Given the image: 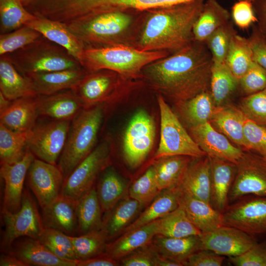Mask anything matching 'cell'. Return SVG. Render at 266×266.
<instances>
[{
    "mask_svg": "<svg viewBox=\"0 0 266 266\" xmlns=\"http://www.w3.org/2000/svg\"><path fill=\"white\" fill-rule=\"evenodd\" d=\"M28 132L13 131L0 124V165L13 164L22 159L28 150Z\"/></svg>",
    "mask_w": 266,
    "mask_h": 266,
    "instance_id": "ab89813d",
    "label": "cell"
},
{
    "mask_svg": "<svg viewBox=\"0 0 266 266\" xmlns=\"http://www.w3.org/2000/svg\"><path fill=\"white\" fill-rule=\"evenodd\" d=\"M244 134V148L266 158V128L246 118Z\"/></svg>",
    "mask_w": 266,
    "mask_h": 266,
    "instance_id": "f907efd6",
    "label": "cell"
},
{
    "mask_svg": "<svg viewBox=\"0 0 266 266\" xmlns=\"http://www.w3.org/2000/svg\"><path fill=\"white\" fill-rule=\"evenodd\" d=\"M175 104L178 115L189 128L208 122L215 107L210 91Z\"/></svg>",
    "mask_w": 266,
    "mask_h": 266,
    "instance_id": "d590c367",
    "label": "cell"
},
{
    "mask_svg": "<svg viewBox=\"0 0 266 266\" xmlns=\"http://www.w3.org/2000/svg\"><path fill=\"white\" fill-rule=\"evenodd\" d=\"M78 260H85L105 252L108 240L102 229L79 236H70Z\"/></svg>",
    "mask_w": 266,
    "mask_h": 266,
    "instance_id": "ee69618b",
    "label": "cell"
},
{
    "mask_svg": "<svg viewBox=\"0 0 266 266\" xmlns=\"http://www.w3.org/2000/svg\"><path fill=\"white\" fill-rule=\"evenodd\" d=\"M239 87V80L225 63L214 62L211 71L210 92L215 106L224 102Z\"/></svg>",
    "mask_w": 266,
    "mask_h": 266,
    "instance_id": "f35d334b",
    "label": "cell"
},
{
    "mask_svg": "<svg viewBox=\"0 0 266 266\" xmlns=\"http://www.w3.org/2000/svg\"><path fill=\"white\" fill-rule=\"evenodd\" d=\"M225 256L207 249H200L192 254L184 264L186 266H221Z\"/></svg>",
    "mask_w": 266,
    "mask_h": 266,
    "instance_id": "6f0895ef",
    "label": "cell"
},
{
    "mask_svg": "<svg viewBox=\"0 0 266 266\" xmlns=\"http://www.w3.org/2000/svg\"><path fill=\"white\" fill-rule=\"evenodd\" d=\"M246 118L239 108L222 104L214 107L209 122L228 139L244 148V125Z\"/></svg>",
    "mask_w": 266,
    "mask_h": 266,
    "instance_id": "83f0119b",
    "label": "cell"
},
{
    "mask_svg": "<svg viewBox=\"0 0 266 266\" xmlns=\"http://www.w3.org/2000/svg\"><path fill=\"white\" fill-rule=\"evenodd\" d=\"M228 258L235 266H266V242H257L243 254Z\"/></svg>",
    "mask_w": 266,
    "mask_h": 266,
    "instance_id": "db71d44e",
    "label": "cell"
},
{
    "mask_svg": "<svg viewBox=\"0 0 266 266\" xmlns=\"http://www.w3.org/2000/svg\"><path fill=\"white\" fill-rule=\"evenodd\" d=\"M72 121L50 120L36 123L28 132L27 148L41 160L54 165L65 146Z\"/></svg>",
    "mask_w": 266,
    "mask_h": 266,
    "instance_id": "30bf717a",
    "label": "cell"
},
{
    "mask_svg": "<svg viewBox=\"0 0 266 266\" xmlns=\"http://www.w3.org/2000/svg\"><path fill=\"white\" fill-rule=\"evenodd\" d=\"M155 137L152 117L139 110L131 119L123 139V154L128 165L135 168L141 165L151 150Z\"/></svg>",
    "mask_w": 266,
    "mask_h": 266,
    "instance_id": "5bb4252c",
    "label": "cell"
},
{
    "mask_svg": "<svg viewBox=\"0 0 266 266\" xmlns=\"http://www.w3.org/2000/svg\"><path fill=\"white\" fill-rule=\"evenodd\" d=\"M133 81L113 71L101 69L86 72L70 90L86 108L112 102L136 85Z\"/></svg>",
    "mask_w": 266,
    "mask_h": 266,
    "instance_id": "52a82bcc",
    "label": "cell"
},
{
    "mask_svg": "<svg viewBox=\"0 0 266 266\" xmlns=\"http://www.w3.org/2000/svg\"><path fill=\"white\" fill-rule=\"evenodd\" d=\"M236 166L229 202L248 195L266 197V158L247 151L243 152Z\"/></svg>",
    "mask_w": 266,
    "mask_h": 266,
    "instance_id": "7c38bea8",
    "label": "cell"
},
{
    "mask_svg": "<svg viewBox=\"0 0 266 266\" xmlns=\"http://www.w3.org/2000/svg\"><path fill=\"white\" fill-rule=\"evenodd\" d=\"M253 4L257 18L256 25L266 38V0H255Z\"/></svg>",
    "mask_w": 266,
    "mask_h": 266,
    "instance_id": "91938a15",
    "label": "cell"
},
{
    "mask_svg": "<svg viewBox=\"0 0 266 266\" xmlns=\"http://www.w3.org/2000/svg\"><path fill=\"white\" fill-rule=\"evenodd\" d=\"M0 92L11 101L37 96L29 80L15 68L8 54L0 56Z\"/></svg>",
    "mask_w": 266,
    "mask_h": 266,
    "instance_id": "f546056e",
    "label": "cell"
},
{
    "mask_svg": "<svg viewBox=\"0 0 266 266\" xmlns=\"http://www.w3.org/2000/svg\"><path fill=\"white\" fill-rule=\"evenodd\" d=\"M180 194V190L177 187L162 191L124 233L161 218L175 210L179 206Z\"/></svg>",
    "mask_w": 266,
    "mask_h": 266,
    "instance_id": "836d02e7",
    "label": "cell"
},
{
    "mask_svg": "<svg viewBox=\"0 0 266 266\" xmlns=\"http://www.w3.org/2000/svg\"><path fill=\"white\" fill-rule=\"evenodd\" d=\"M201 234V232L192 223L179 206L158 219L157 234L166 237H182Z\"/></svg>",
    "mask_w": 266,
    "mask_h": 266,
    "instance_id": "60d3db41",
    "label": "cell"
},
{
    "mask_svg": "<svg viewBox=\"0 0 266 266\" xmlns=\"http://www.w3.org/2000/svg\"><path fill=\"white\" fill-rule=\"evenodd\" d=\"M104 113V104L98 105L83 108L72 120L57 164L65 180L95 148Z\"/></svg>",
    "mask_w": 266,
    "mask_h": 266,
    "instance_id": "5b68a950",
    "label": "cell"
},
{
    "mask_svg": "<svg viewBox=\"0 0 266 266\" xmlns=\"http://www.w3.org/2000/svg\"><path fill=\"white\" fill-rule=\"evenodd\" d=\"M22 4L25 6L27 7L33 0H19Z\"/></svg>",
    "mask_w": 266,
    "mask_h": 266,
    "instance_id": "be15d7a7",
    "label": "cell"
},
{
    "mask_svg": "<svg viewBox=\"0 0 266 266\" xmlns=\"http://www.w3.org/2000/svg\"><path fill=\"white\" fill-rule=\"evenodd\" d=\"M193 158L178 155L156 160L152 166L160 191L176 187Z\"/></svg>",
    "mask_w": 266,
    "mask_h": 266,
    "instance_id": "e575fe53",
    "label": "cell"
},
{
    "mask_svg": "<svg viewBox=\"0 0 266 266\" xmlns=\"http://www.w3.org/2000/svg\"><path fill=\"white\" fill-rule=\"evenodd\" d=\"M239 87L246 96L264 91L266 88V70L254 62L239 79Z\"/></svg>",
    "mask_w": 266,
    "mask_h": 266,
    "instance_id": "816d5d0a",
    "label": "cell"
},
{
    "mask_svg": "<svg viewBox=\"0 0 266 266\" xmlns=\"http://www.w3.org/2000/svg\"><path fill=\"white\" fill-rule=\"evenodd\" d=\"M254 62L247 38L235 34L231 40L225 61L227 66L239 80L250 69Z\"/></svg>",
    "mask_w": 266,
    "mask_h": 266,
    "instance_id": "b9f144b4",
    "label": "cell"
},
{
    "mask_svg": "<svg viewBox=\"0 0 266 266\" xmlns=\"http://www.w3.org/2000/svg\"><path fill=\"white\" fill-rule=\"evenodd\" d=\"M0 266H27L23 261L15 256L7 253L0 257Z\"/></svg>",
    "mask_w": 266,
    "mask_h": 266,
    "instance_id": "94428289",
    "label": "cell"
},
{
    "mask_svg": "<svg viewBox=\"0 0 266 266\" xmlns=\"http://www.w3.org/2000/svg\"><path fill=\"white\" fill-rule=\"evenodd\" d=\"M76 211L80 234L102 228V211L95 186L77 200Z\"/></svg>",
    "mask_w": 266,
    "mask_h": 266,
    "instance_id": "8d00e7d4",
    "label": "cell"
},
{
    "mask_svg": "<svg viewBox=\"0 0 266 266\" xmlns=\"http://www.w3.org/2000/svg\"><path fill=\"white\" fill-rule=\"evenodd\" d=\"M151 243L161 256L182 266L192 254L200 250V235L172 237L156 234Z\"/></svg>",
    "mask_w": 266,
    "mask_h": 266,
    "instance_id": "4dcf8cb0",
    "label": "cell"
},
{
    "mask_svg": "<svg viewBox=\"0 0 266 266\" xmlns=\"http://www.w3.org/2000/svg\"><path fill=\"white\" fill-rule=\"evenodd\" d=\"M239 109L247 119L258 125H266V94L263 91L243 98Z\"/></svg>",
    "mask_w": 266,
    "mask_h": 266,
    "instance_id": "681fc988",
    "label": "cell"
},
{
    "mask_svg": "<svg viewBox=\"0 0 266 266\" xmlns=\"http://www.w3.org/2000/svg\"><path fill=\"white\" fill-rule=\"evenodd\" d=\"M161 255L151 242L121 259L119 262L124 266H158Z\"/></svg>",
    "mask_w": 266,
    "mask_h": 266,
    "instance_id": "f5cc1de1",
    "label": "cell"
},
{
    "mask_svg": "<svg viewBox=\"0 0 266 266\" xmlns=\"http://www.w3.org/2000/svg\"><path fill=\"white\" fill-rule=\"evenodd\" d=\"M25 25L34 29L48 40L66 49L79 61L85 48L84 45L65 23L36 17Z\"/></svg>",
    "mask_w": 266,
    "mask_h": 266,
    "instance_id": "484cf974",
    "label": "cell"
},
{
    "mask_svg": "<svg viewBox=\"0 0 266 266\" xmlns=\"http://www.w3.org/2000/svg\"><path fill=\"white\" fill-rule=\"evenodd\" d=\"M189 129L192 138L210 158L220 159L236 164L243 153L244 151L233 145L209 121Z\"/></svg>",
    "mask_w": 266,
    "mask_h": 266,
    "instance_id": "e0dca14e",
    "label": "cell"
},
{
    "mask_svg": "<svg viewBox=\"0 0 266 266\" xmlns=\"http://www.w3.org/2000/svg\"><path fill=\"white\" fill-rule=\"evenodd\" d=\"M101 173L96 190L102 213H106L122 200L128 188L120 176L108 166Z\"/></svg>",
    "mask_w": 266,
    "mask_h": 266,
    "instance_id": "74e56055",
    "label": "cell"
},
{
    "mask_svg": "<svg viewBox=\"0 0 266 266\" xmlns=\"http://www.w3.org/2000/svg\"><path fill=\"white\" fill-rule=\"evenodd\" d=\"M161 119L160 143L154 159L171 156L200 158L206 154L200 148L165 101L164 96L157 97Z\"/></svg>",
    "mask_w": 266,
    "mask_h": 266,
    "instance_id": "ba28073f",
    "label": "cell"
},
{
    "mask_svg": "<svg viewBox=\"0 0 266 266\" xmlns=\"http://www.w3.org/2000/svg\"><path fill=\"white\" fill-rule=\"evenodd\" d=\"M34 97H26L12 101L9 107L0 114V124L18 132H28L39 117Z\"/></svg>",
    "mask_w": 266,
    "mask_h": 266,
    "instance_id": "f1b7e54d",
    "label": "cell"
},
{
    "mask_svg": "<svg viewBox=\"0 0 266 266\" xmlns=\"http://www.w3.org/2000/svg\"><path fill=\"white\" fill-rule=\"evenodd\" d=\"M231 16L233 23L242 30L247 29L257 22L253 2L248 0H237L234 3L232 7Z\"/></svg>",
    "mask_w": 266,
    "mask_h": 266,
    "instance_id": "11a10c76",
    "label": "cell"
},
{
    "mask_svg": "<svg viewBox=\"0 0 266 266\" xmlns=\"http://www.w3.org/2000/svg\"><path fill=\"white\" fill-rule=\"evenodd\" d=\"M38 240L59 257L69 260H78L70 235L54 229L45 228Z\"/></svg>",
    "mask_w": 266,
    "mask_h": 266,
    "instance_id": "f6af8a7d",
    "label": "cell"
},
{
    "mask_svg": "<svg viewBox=\"0 0 266 266\" xmlns=\"http://www.w3.org/2000/svg\"><path fill=\"white\" fill-rule=\"evenodd\" d=\"M86 71L83 68L33 73L26 76L37 96L54 94L72 88Z\"/></svg>",
    "mask_w": 266,
    "mask_h": 266,
    "instance_id": "603a6c76",
    "label": "cell"
},
{
    "mask_svg": "<svg viewBox=\"0 0 266 266\" xmlns=\"http://www.w3.org/2000/svg\"><path fill=\"white\" fill-rule=\"evenodd\" d=\"M129 197L140 203L142 206L151 203L161 192L155 178L152 166L138 178L128 190Z\"/></svg>",
    "mask_w": 266,
    "mask_h": 266,
    "instance_id": "c3c4849f",
    "label": "cell"
},
{
    "mask_svg": "<svg viewBox=\"0 0 266 266\" xmlns=\"http://www.w3.org/2000/svg\"><path fill=\"white\" fill-rule=\"evenodd\" d=\"M142 205L130 198L121 200L103 218L102 228L108 239H112L123 233L125 230L136 219Z\"/></svg>",
    "mask_w": 266,
    "mask_h": 266,
    "instance_id": "d6a6232c",
    "label": "cell"
},
{
    "mask_svg": "<svg viewBox=\"0 0 266 266\" xmlns=\"http://www.w3.org/2000/svg\"><path fill=\"white\" fill-rule=\"evenodd\" d=\"M35 158L28 149L19 162L0 165V177L4 183L2 211L16 212L20 208L26 176Z\"/></svg>",
    "mask_w": 266,
    "mask_h": 266,
    "instance_id": "ac0fdd59",
    "label": "cell"
},
{
    "mask_svg": "<svg viewBox=\"0 0 266 266\" xmlns=\"http://www.w3.org/2000/svg\"><path fill=\"white\" fill-rule=\"evenodd\" d=\"M213 63L205 42L194 40L180 51L146 66L142 77L152 89L176 103L210 91Z\"/></svg>",
    "mask_w": 266,
    "mask_h": 266,
    "instance_id": "6da1fadb",
    "label": "cell"
},
{
    "mask_svg": "<svg viewBox=\"0 0 266 266\" xmlns=\"http://www.w3.org/2000/svg\"><path fill=\"white\" fill-rule=\"evenodd\" d=\"M120 262L116 260L105 252L99 255L85 260H77L76 266H118Z\"/></svg>",
    "mask_w": 266,
    "mask_h": 266,
    "instance_id": "680465c9",
    "label": "cell"
},
{
    "mask_svg": "<svg viewBox=\"0 0 266 266\" xmlns=\"http://www.w3.org/2000/svg\"><path fill=\"white\" fill-rule=\"evenodd\" d=\"M211 180L210 159L206 155L193 159L176 187L210 203Z\"/></svg>",
    "mask_w": 266,
    "mask_h": 266,
    "instance_id": "ffe728a7",
    "label": "cell"
},
{
    "mask_svg": "<svg viewBox=\"0 0 266 266\" xmlns=\"http://www.w3.org/2000/svg\"><path fill=\"white\" fill-rule=\"evenodd\" d=\"M200 237V249L209 250L228 257L240 255L258 242L254 236L225 225L201 233Z\"/></svg>",
    "mask_w": 266,
    "mask_h": 266,
    "instance_id": "2e32d148",
    "label": "cell"
},
{
    "mask_svg": "<svg viewBox=\"0 0 266 266\" xmlns=\"http://www.w3.org/2000/svg\"><path fill=\"white\" fill-rule=\"evenodd\" d=\"M29 186L41 209L61 194L64 175L57 165L35 158L27 173Z\"/></svg>",
    "mask_w": 266,
    "mask_h": 266,
    "instance_id": "9a60e30c",
    "label": "cell"
},
{
    "mask_svg": "<svg viewBox=\"0 0 266 266\" xmlns=\"http://www.w3.org/2000/svg\"><path fill=\"white\" fill-rule=\"evenodd\" d=\"M19 0H0V33L14 31L35 19Z\"/></svg>",
    "mask_w": 266,
    "mask_h": 266,
    "instance_id": "7bdbcfd3",
    "label": "cell"
},
{
    "mask_svg": "<svg viewBox=\"0 0 266 266\" xmlns=\"http://www.w3.org/2000/svg\"><path fill=\"white\" fill-rule=\"evenodd\" d=\"M204 2L194 0L142 12L133 46L171 55L188 46L194 40V26Z\"/></svg>",
    "mask_w": 266,
    "mask_h": 266,
    "instance_id": "7a4b0ae2",
    "label": "cell"
},
{
    "mask_svg": "<svg viewBox=\"0 0 266 266\" xmlns=\"http://www.w3.org/2000/svg\"><path fill=\"white\" fill-rule=\"evenodd\" d=\"M76 201L61 194L54 201L42 208L44 227L74 236L78 232Z\"/></svg>",
    "mask_w": 266,
    "mask_h": 266,
    "instance_id": "7402d4cb",
    "label": "cell"
},
{
    "mask_svg": "<svg viewBox=\"0 0 266 266\" xmlns=\"http://www.w3.org/2000/svg\"><path fill=\"white\" fill-rule=\"evenodd\" d=\"M231 14L217 0H206L193 28L195 40L205 42L220 27L229 22Z\"/></svg>",
    "mask_w": 266,
    "mask_h": 266,
    "instance_id": "1f68e13d",
    "label": "cell"
},
{
    "mask_svg": "<svg viewBox=\"0 0 266 266\" xmlns=\"http://www.w3.org/2000/svg\"><path fill=\"white\" fill-rule=\"evenodd\" d=\"M169 55L164 51H142L118 44L86 47L79 62L87 72L107 69L134 80L142 78V71L146 66Z\"/></svg>",
    "mask_w": 266,
    "mask_h": 266,
    "instance_id": "277c9868",
    "label": "cell"
},
{
    "mask_svg": "<svg viewBox=\"0 0 266 266\" xmlns=\"http://www.w3.org/2000/svg\"><path fill=\"white\" fill-rule=\"evenodd\" d=\"M39 117L49 120L72 121L84 108L75 95L69 90L35 97Z\"/></svg>",
    "mask_w": 266,
    "mask_h": 266,
    "instance_id": "d6986e66",
    "label": "cell"
},
{
    "mask_svg": "<svg viewBox=\"0 0 266 266\" xmlns=\"http://www.w3.org/2000/svg\"><path fill=\"white\" fill-rule=\"evenodd\" d=\"M11 102V100L7 99L0 92V114L4 112L9 107Z\"/></svg>",
    "mask_w": 266,
    "mask_h": 266,
    "instance_id": "6125c7cd",
    "label": "cell"
},
{
    "mask_svg": "<svg viewBox=\"0 0 266 266\" xmlns=\"http://www.w3.org/2000/svg\"><path fill=\"white\" fill-rule=\"evenodd\" d=\"M266 94V88H265V89L263 91Z\"/></svg>",
    "mask_w": 266,
    "mask_h": 266,
    "instance_id": "e7e4bbea",
    "label": "cell"
},
{
    "mask_svg": "<svg viewBox=\"0 0 266 266\" xmlns=\"http://www.w3.org/2000/svg\"><path fill=\"white\" fill-rule=\"evenodd\" d=\"M210 203L215 209L223 213L229 205V195L236 173V164L218 158H210Z\"/></svg>",
    "mask_w": 266,
    "mask_h": 266,
    "instance_id": "cb8c5ba5",
    "label": "cell"
},
{
    "mask_svg": "<svg viewBox=\"0 0 266 266\" xmlns=\"http://www.w3.org/2000/svg\"><path fill=\"white\" fill-rule=\"evenodd\" d=\"M4 229L1 248L6 252L22 237L38 239L45 227L36 203L27 190H24L21 206L16 212L2 211Z\"/></svg>",
    "mask_w": 266,
    "mask_h": 266,
    "instance_id": "9c48e42d",
    "label": "cell"
},
{
    "mask_svg": "<svg viewBox=\"0 0 266 266\" xmlns=\"http://www.w3.org/2000/svg\"><path fill=\"white\" fill-rule=\"evenodd\" d=\"M110 146L105 141L94 150L65 180L61 194L77 200L94 187L102 171L108 166Z\"/></svg>",
    "mask_w": 266,
    "mask_h": 266,
    "instance_id": "8fae6325",
    "label": "cell"
},
{
    "mask_svg": "<svg viewBox=\"0 0 266 266\" xmlns=\"http://www.w3.org/2000/svg\"><path fill=\"white\" fill-rule=\"evenodd\" d=\"M158 224V219L123 233L115 240L107 243L105 253L119 261L137 249L150 244L157 233Z\"/></svg>",
    "mask_w": 266,
    "mask_h": 266,
    "instance_id": "4316f807",
    "label": "cell"
},
{
    "mask_svg": "<svg viewBox=\"0 0 266 266\" xmlns=\"http://www.w3.org/2000/svg\"><path fill=\"white\" fill-rule=\"evenodd\" d=\"M8 253L15 256L27 266H76V261L59 257L38 239L26 237L15 241Z\"/></svg>",
    "mask_w": 266,
    "mask_h": 266,
    "instance_id": "44dd1931",
    "label": "cell"
},
{
    "mask_svg": "<svg viewBox=\"0 0 266 266\" xmlns=\"http://www.w3.org/2000/svg\"><path fill=\"white\" fill-rule=\"evenodd\" d=\"M265 158H266V157H265Z\"/></svg>",
    "mask_w": 266,
    "mask_h": 266,
    "instance_id": "03108f58",
    "label": "cell"
},
{
    "mask_svg": "<svg viewBox=\"0 0 266 266\" xmlns=\"http://www.w3.org/2000/svg\"><path fill=\"white\" fill-rule=\"evenodd\" d=\"M247 38L252 51L253 61L266 70V38L256 24L252 26Z\"/></svg>",
    "mask_w": 266,
    "mask_h": 266,
    "instance_id": "9f6ffc18",
    "label": "cell"
},
{
    "mask_svg": "<svg viewBox=\"0 0 266 266\" xmlns=\"http://www.w3.org/2000/svg\"><path fill=\"white\" fill-rule=\"evenodd\" d=\"M223 224L254 236L266 233V197L248 195L228 206Z\"/></svg>",
    "mask_w": 266,
    "mask_h": 266,
    "instance_id": "4fadbf2b",
    "label": "cell"
},
{
    "mask_svg": "<svg viewBox=\"0 0 266 266\" xmlns=\"http://www.w3.org/2000/svg\"><path fill=\"white\" fill-rule=\"evenodd\" d=\"M180 190L179 206L201 233L213 231L224 225L222 213L210 203Z\"/></svg>",
    "mask_w": 266,
    "mask_h": 266,
    "instance_id": "d4e9b609",
    "label": "cell"
},
{
    "mask_svg": "<svg viewBox=\"0 0 266 266\" xmlns=\"http://www.w3.org/2000/svg\"><path fill=\"white\" fill-rule=\"evenodd\" d=\"M8 55L14 66L24 76L82 67L66 49L42 35Z\"/></svg>",
    "mask_w": 266,
    "mask_h": 266,
    "instance_id": "8992f818",
    "label": "cell"
},
{
    "mask_svg": "<svg viewBox=\"0 0 266 266\" xmlns=\"http://www.w3.org/2000/svg\"><path fill=\"white\" fill-rule=\"evenodd\" d=\"M237 33L233 21L230 20L217 29L205 40L214 62H225L232 38Z\"/></svg>",
    "mask_w": 266,
    "mask_h": 266,
    "instance_id": "bcb514c9",
    "label": "cell"
},
{
    "mask_svg": "<svg viewBox=\"0 0 266 266\" xmlns=\"http://www.w3.org/2000/svg\"><path fill=\"white\" fill-rule=\"evenodd\" d=\"M142 12L110 11L65 23L85 48L118 44L133 46Z\"/></svg>",
    "mask_w": 266,
    "mask_h": 266,
    "instance_id": "3957f363",
    "label": "cell"
},
{
    "mask_svg": "<svg viewBox=\"0 0 266 266\" xmlns=\"http://www.w3.org/2000/svg\"><path fill=\"white\" fill-rule=\"evenodd\" d=\"M42 35L24 25L11 32L0 34V56L10 54L34 42Z\"/></svg>",
    "mask_w": 266,
    "mask_h": 266,
    "instance_id": "7dc6e473",
    "label": "cell"
}]
</instances>
